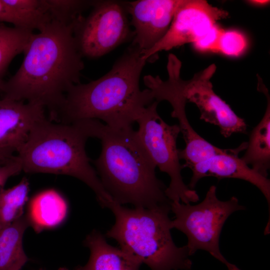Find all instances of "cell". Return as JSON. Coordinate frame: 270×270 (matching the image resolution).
Instances as JSON below:
<instances>
[{
  "instance_id": "1",
  "label": "cell",
  "mask_w": 270,
  "mask_h": 270,
  "mask_svg": "<svg viewBox=\"0 0 270 270\" xmlns=\"http://www.w3.org/2000/svg\"><path fill=\"white\" fill-rule=\"evenodd\" d=\"M78 20L67 24L53 20L32 33L22 64L4 82L2 98L40 105L56 121L67 92L80 83L84 68L74 34Z\"/></svg>"
},
{
  "instance_id": "2",
  "label": "cell",
  "mask_w": 270,
  "mask_h": 270,
  "mask_svg": "<svg viewBox=\"0 0 270 270\" xmlns=\"http://www.w3.org/2000/svg\"><path fill=\"white\" fill-rule=\"evenodd\" d=\"M147 61L132 44L105 75L70 88L56 122L71 124L97 120L114 128L132 127L143 110L155 100L151 90L140 88Z\"/></svg>"
},
{
  "instance_id": "3",
  "label": "cell",
  "mask_w": 270,
  "mask_h": 270,
  "mask_svg": "<svg viewBox=\"0 0 270 270\" xmlns=\"http://www.w3.org/2000/svg\"><path fill=\"white\" fill-rule=\"evenodd\" d=\"M78 122L88 138L101 141L102 151L94 164L114 202L150 208L171 202L166 194V188L156 175V166L132 127L114 128L97 120Z\"/></svg>"
},
{
  "instance_id": "4",
  "label": "cell",
  "mask_w": 270,
  "mask_h": 270,
  "mask_svg": "<svg viewBox=\"0 0 270 270\" xmlns=\"http://www.w3.org/2000/svg\"><path fill=\"white\" fill-rule=\"evenodd\" d=\"M89 138L78 122L67 124L45 118L38 122L16 154L22 171L69 176L88 186L99 204L108 208L114 202L86 150Z\"/></svg>"
},
{
  "instance_id": "5",
  "label": "cell",
  "mask_w": 270,
  "mask_h": 270,
  "mask_svg": "<svg viewBox=\"0 0 270 270\" xmlns=\"http://www.w3.org/2000/svg\"><path fill=\"white\" fill-rule=\"evenodd\" d=\"M170 204L129 208L114 202L108 208L115 222L106 237L115 240L151 270H190L192 262L186 245L177 246L172 236Z\"/></svg>"
},
{
  "instance_id": "6",
  "label": "cell",
  "mask_w": 270,
  "mask_h": 270,
  "mask_svg": "<svg viewBox=\"0 0 270 270\" xmlns=\"http://www.w3.org/2000/svg\"><path fill=\"white\" fill-rule=\"evenodd\" d=\"M170 206L174 214V218L172 220V228L186 235V246L190 256L198 250H204L225 264L228 270H240L224 258L219 246L220 232L227 218L234 212L244 209L237 198L220 200L216 196V187L213 185L200 203L192 205L171 202Z\"/></svg>"
},
{
  "instance_id": "7",
  "label": "cell",
  "mask_w": 270,
  "mask_h": 270,
  "mask_svg": "<svg viewBox=\"0 0 270 270\" xmlns=\"http://www.w3.org/2000/svg\"><path fill=\"white\" fill-rule=\"evenodd\" d=\"M158 103L154 100L140 113L136 120L138 126L136 136L155 166L169 176L170 181L165 192L168 199L184 204L196 202L199 200L198 194L184 183L181 174L183 168L176 145L180 128L162 119L157 112Z\"/></svg>"
},
{
  "instance_id": "8",
  "label": "cell",
  "mask_w": 270,
  "mask_h": 270,
  "mask_svg": "<svg viewBox=\"0 0 270 270\" xmlns=\"http://www.w3.org/2000/svg\"><path fill=\"white\" fill-rule=\"evenodd\" d=\"M92 10L77 21L74 34L82 56L100 57L126 42L131 32L125 2L94 1Z\"/></svg>"
},
{
  "instance_id": "9",
  "label": "cell",
  "mask_w": 270,
  "mask_h": 270,
  "mask_svg": "<svg viewBox=\"0 0 270 270\" xmlns=\"http://www.w3.org/2000/svg\"><path fill=\"white\" fill-rule=\"evenodd\" d=\"M181 66V62L178 58L170 55L167 65L168 80H162L158 76L148 75L144 76V82L148 88L152 92L155 100L158 102L166 100L172 106V116L178 119L180 132L186 142L185 148L179 150V158L184 161L182 168L190 169L196 164L224 152L226 149L218 148L206 141L190 124L185 110L187 102L180 87Z\"/></svg>"
},
{
  "instance_id": "10",
  "label": "cell",
  "mask_w": 270,
  "mask_h": 270,
  "mask_svg": "<svg viewBox=\"0 0 270 270\" xmlns=\"http://www.w3.org/2000/svg\"><path fill=\"white\" fill-rule=\"evenodd\" d=\"M228 15L226 10L212 6L206 0H184L164 37L150 50L142 53L144 58L149 60L159 52L198 42L216 25L217 21Z\"/></svg>"
},
{
  "instance_id": "11",
  "label": "cell",
  "mask_w": 270,
  "mask_h": 270,
  "mask_svg": "<svg viewBox=\"0 0 270 270\" xmlns=\"http://www.w3.org/2000/svg\"><path fill=\"white\" fill-rule=\"evenodd\" d=\"M216 70L212 64L188 80H181L182 92L186 100L198 108L200 119L217 126L220 134L228 138L234 133H246L244 120L238 116L214 92L210 78Z\"/></svg>"
},
{
  "instance_id": "12",
  "label": "cell",
  "mask_w": 270,
  "mask_h": 270,
  "mask_svg": "<svg viewBox=\"0 0 270 270\" xmlns=\"http://www.w3.org/2000/svg\"><path fill=\"white\" fill-rule=\"evenodd\" d=\"M184 0H138L125 2L134 28L132 45L142 53L153 48L165 35Z\"/></svg>"
},
{
  "instance_id": "13",
  "label": "cell",
  "mask_w": 270,
  "mask_h": 270,
  "mask_svg": "<svg viewBox=\"0 0 270 270\" xmlns=\"http://www.w3.org/2000/svg\"><path fill=\"white\" fill-rule=\"evenodd\" d=\"M42 106L24 101L0 98V156L17 154L34 126L46 118Z\"/></svg>"
},
{
  "instance_id": "14",
  "label": "cell",
  "mask_w": 270,
  "mask_h": 270,
  "mask_svg": "<svg viewBox=\"0 0 270 270\" xmlns=\"http://www.w3.org/2000/svg\"><path fill=\"white\" fill-rule=\"evenodd\" d=\"M247 142H244L235 148L226 149L200 162L190 170L192 176L189 188L192 189L197 182L206 176H214L218 180L226 178H237L248 182L258 188L266 198L270 209V180L246 164L238 156L239 154L246 148Z\"/></svg>"
},
{
  "instance_id": "15",
  "label": "cell",
  "mask_w": 270,
  "mask_h": 270,
  "mask_svg": "<svg viewBox=\"0 0 270 270\" xmlns=\"http://www.w3.org/2000/svg\"><path fill=\"white\" fill-rule=\"evenodd\" d=\"M84 244L90 256L84 266L75 270H138L142 263L120 248L109 244L100 232L94 230L87 236Z\"/></svg>"
},
{
  "instance_id": "16",
  "label": "cell",
  "mask_w": 270,
  "mask_h": 270,
  "mask_svg": "<svg viewBox=\"0 0 270 270\" xmlns=\"http://www.w3.org/2000/svg\"><path fill=\"white\" fill-rule=\"evenodd\" d=\"M258 79V90L266 96V108L262 120L252 130L241 158L256 172L268 178L270 168V98L262 78Z\"/></svg>"
},
{
  "instance_id": "17",
  "label": "cell",
  "mask_w": 270,
  "mask_h": 270,
  "mask_svg": "<svg viewBox=\"0 0 270 270\" xmlns=\"http://www.w3.org/2000/svg\"><path fill=\"white\" fill-rule=\"evenodd\" d=\"M68 204L56 190L48 189L40 192L30 200L26 214L30 226L36 232L53 228L66 218Z\"/></svg>"
},
{
  "instance_id": "18",
  "label": "cell",
  "mask_w": 270,
  "mask_h": 270,
  "mask_svg": "<svg viewBox=\"0 0 270 270\" xmlns=\"http://www.w3.org/2000/svg\"><path fill=\"white\" fill-rule=\"evenodd\" d=\"M29 226L24 214L0 229V270H22L29 260L22 245L24 233Z\"/></svg>"
},
{
  "instance_id": "19",
  "label": "cell",
  "mask_w": 270,
  "mask_h": 270,
  "mask_svg": "<svg viewBox=\"0 0 270 270\" xmlns=\"http://www.w3.org/2000/svg\"><path fill=\"white\" fill-rule=\"evenodd\" d=\"M32 33L0 23V90L8 67L16 56L24 52Z\"/></svg>"
},
{
  "instance_id": "20",
  "label": "cell",
  "mask_w": 270,
  "mask_h": 270,
  "mask_svg": "<svg viewBox=\"0 0 270 270\" xmlns=\"http://www.w3.org/2000/svg\"><path fill=\"white\" fill-rule=\"evenodd\" d=\"M29 190V182L24 178L12 188L0 190V229L24 215Z\"/></svg>"
},
{
  "instance_id": "21",
  "label": "cell",
  "mask_w": 270,
  "mask_h": 270,
  "mask_svg": "<svg viewBox=\"0 0 270 270\" xmlns=\"http://www.w3.org/2000/svg\"><path fill=\"white\" fill-rule=\"evenodd\" d=\"M94 1L46 0L52 20L72 24L82 16V12L92 6Z\"/></svg>"
},
{
  "instance_id": "22",
  "label": "cell",
  "mask_w": 270,
  "mask_h": 270,
  "mask_svg": "<svg viewBox=\"0 0 270 270\" xmlns=\"http://www.w3.org/2000/svg\"><path fill=\"white\" fill-rule=\"evenodd\" d=\"M247 46L245 37L236 30L219 28L212 52H220L228 56L241 54Z\"/></svg>"
},
{
  "instance_id": "23",
  "label": "cell",
  "mask_w": 270,
  "mask_h": 270,
  "mask_svg": "<svg viewBox=\"0 0 270 270\" xmlns=\"http://www.w3.org/2000/svg\"><path fill=\"white\" fill-rule=\"evenodd\" d=\"M22 171L21 162L17 156L0 158V190L8 179Z\"/></svg>"
},
{
  "instance_id": "24",
  "label": "cell",
  "mask_w": 270,
  "mask_h": 270,
  "mask_svg": "<svg viewBox=\"0 0 270 270\" xmlns=\"http://www.w3.org/2000/svg\"><path fill=\"white\" fill-rule=\"evenodd\" d=\"M8 22L14 26L15 22L14 14L6 0H0V23Z\"/></svg>"
},
{
  "instance_id": "25",
  "label": "cell",
  "mask_w": 270,
  "mask_h": 270,
  "mask_svg": "<svg viewBox=\"0 0 270 270\" xmlns=\"http://www.w3.org/2000/svg\"><path fill=\"white\" fill-rule=\"evenodd\" d=\"M248 2L254 5H264L268 4L270 2L269 0H248Z\"/></svg>"
},
{
  "instance_id": "26",
  "label": "cell",
  "mask_w": 270,
  "mask_h": 270,
  "mask_svg": "<svg viewBox=\"0 0 270 270\" xmlns=\"http://www.w3.org/2000/svg\"><path fill=\"white\" fill-rule=\"evenodd\" d=\"M58 270H68L65 268H60Z\"/></svg>"
},
{
  "instance_id": "27",
  "label": "cell",
  "mask_w": 270,
  "mask_h": 270,
  "mask_svg": "<svg viewBox=\"0 0 270 270\" xmlns=\"http://www.w3.org/2000/svg\"><path fill=\"white\" fill-rule=\"evenodd\" d=\"M3 158V157H2V156H0V158Z\"/></svg>"
}]
</instances>
